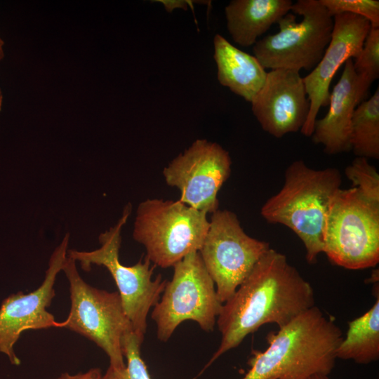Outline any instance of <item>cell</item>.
Masks as SVG:
<instances>
[{
	"label": "cell",
	"mask_w": 379,
	"mask_h": 379,
	"mask_svg": "<svg viewBox=\"0 0 379 379\" xmlns=\"http://www.w3.org/2000/svg\"><path fill=\"white\" fill-rule=\"evenodd\" d=\"M345 174L364 195L379 202V174L366 158L357 157L345 170Z\"/></svg>",
	"instance_id": "7402d4cb"
},
{
	"label": "cell",
	"mask_w": 379,
	"mask_h": 379,
	"mask_svg": "<svg viewBox=\"0 0 379 379\" xmlns=\"http://www.w3.org/2000/svg\"><path fill=\"white\" fill-rule=\"evenodd\" d=\"M307 379H329L327 375L324 374H314Z\"/></svg>",
	"instance_id": "484cf974"
},
{
	"label": "cell",
	"mask_w": 379,
	"mask_h": 379,
	"mask_svg": "<svg viewBox=\"0 0 379 379\" xmlns=\"http://www.w3.org/2000/svg\"><path fill=\"white\" fill-rule=\"evenodd\" d=\"M69 234H67L55 248L48 261L45 277L34 291H18L6 297L0 306V352L11 363L19 366L21 361L14 346L21 334L28 330L62 328L47 308L55 295L54 285L67 257Z\"/></svg>",
	"instance_id": "7c38bea8"
},
{
	"label": "cell",
	"mask_w": 379,
	"mask_h": 379,
	"mask_svg": "<svg viewBox=\"0 0 379 379\" xmlns=\"http://www.w3.org/2000/svg\"><path fill=\"white\" fill-rule=\"evenodd\" d=\"M69 286L70 310L63 327L93 342L116 369L126 366L122 352L124 335L133 331L117 291L101 290L87 284L80 276L76 261L67 257L62 270Z\"/></svg>",
	"instance_id": "ba28073f"
},
{
	"label": "cell",
	"mask_w": 379,
	"mask_h": 379,
	"mask_svg": "<svg viewBox=\"0 0 379 379\" xmlns=\"http://www.w3.org/2000/svg\"><path fill=\"white\" fill-rule=\"evenodd\" d=\"M251 103L262 130L277 138L300 131L310 111L302 77L291 69L270 70Z\"/></svg>",
	"instance_id": "5bb4252c"
},
{
	"label": "cell",
	"mask_w": 379,
	"mask_h": 379,
	"mask_svg": "<svg viewBox=\"0 0 379 379\" xmlns=\"http://www.w3.org/2000/svg\"><path fill=\"white\" fill-rule=\"evenodd\" d=\"M341 183L338 169L328 167L317 170L302 160H296L286 168L281 189L260 209L267 222L281 224L299 237L310 264L315 263L323 253V230L328 208Z\"/></svg>",
	"instance_id": "3957f363"
},
{
	"label": "cell",
	"mask_w": 379,
	"mask_h": 379,
	"mask_svg": "<svg viewBox=\"0 0 379 379\" xmlns=\"http://www.w3.org/2000/svg\"><path fill=\"white\" fill-rule=\"evenodd\" d=\"M351 149L357 157L379 159V88L356 107L351 122Z\"/></svg>",
	"instance_id": "d6986e66"
},
{
	"label": "cell",
	"mask_w": 379,
	"mask_h": 379,
	"mask_svg": "<svg viewBox=\"0 0 379 379\" xmlns=\"http://www.w3.org/2000/svg\"><path fill=\"white\" fill-rule=\"evenodd\" d=\"M102 372L98 368H93L84 373L70 374L67 372L62 373L55 379H102Z\"/></svg>",
	"instance_id": "cb8c5ba5"
},
{
	"label": "cell",
	"mask_w": 379,
	"mask_h": 379,
	"mask_svg": "<svg viewBox=\"0 0 379 379\" xmlns=\"http://www.w3.org/2000/svg\"><path fill=\"white\" fill-rule=\"evenodd\" d=\"M343 336L331 317L317 306L303 312L266 339L263 352L253 350L242 379H307L328 375Z\"/></svg>",
	"instance_id": "7a4b0ae2"
},
{
	"label": "cell",
	"mask_w": 379,
	"mask_h": 379,
	"mask_svg": "<svg viewBox=\"0 0 379 379\" xmlns=\"http://www.w3.org/2000/svg\"><path fill=\"white\" fill-rule=\"evenodd\" d=\"M293 4L291 0H232L225 8L228 32L239 46H253L291 11Z\"/></svg>",
	"instance_id": "e0dca14e"
},
{
	"label": "cell",
	"mask_w": 379,
	"mask_h": 379,
	"mask_svg": "<svg viewBox=\"0 0 379 379\" xmlns=\"http://www.w3.org/2000/svg\"><path fill=\"white\" fill-rule=\"evenodd\" d=\"M330 42L317 65L302 77L310 101L307 119L300 130L311 136L321 107L328 105L330 85L340 67L350 58H357L371 27L370 22L359 15L341 13L334 15Z\"/></svg>",
	"instance_id": "4fadbf2b"
},
{
	"label": "cell",
	"mask_w": 379,
	"mask_h": 379,
	"mask_svg": "<svg viewBox=\"0 0 379 379\" xmlns=\"http://www.w3.org/2000/svg\"><path fill=\"white\" fill-rule=\"evenodd\" d=\"M173 267V277L166 282L151 314L157 338L167 342L176 328L187 320L206 332L213 331L222 303L199 253H189Z\"/></svg>",
	"instance_id": "9c48e42d"
},
{
	"label": "cell",
	"mask_w": 379,
	"mask_h": 379,
	"mask_svg": "<svg viewBox=\"0 0 379 379\" xmlns=\"http://www.w3.org/2000/svg\"><path fill=\"white\" fill-rule=\"evenodd\" d=\"M229 152L219 144L196 140L163 170L167 185L180 192V201L206 213L218 209V194L231 173Z\"/></svg>",
	"instance_id": "8fae6325"
},
{
	"label": "cell",
	"mask_w": 379,
	"mask_h": 379,
	"mask_svg": "<svg viewBox=\"0 0 379 379\" xmlns=\"http://www.w3.org/2000/svg\"><path fill=\"white\" fill-rule=\"evenodd\" d=\"M213 47L219 83L251 102L267 72L254 55L237 48L219 34L214 36Z\"/></svg>",
	"instance_id": "2e32d148"
},
{
	"label": "cell",
	"mask_w": 379,
	"mask_h": 379,
	"mask_svg": "<svg viewBox=\"0 0 379 379\" xmlns=\"http://www.w3.org/2000/svg\"><path fill=\"white\" fill-rule=\"evenodd\" d=\"M279 20V32L253 46L265 69L312 71L321 60L333 28V18L320 0H298Z\"/></svg>",
	"instance_id": "52a82bcc"
},
{
	"label": "cell",
	"mask_w": 379,
	"mask_h": 379,
	"mask_svg": "<svg viewBox=\"0 0 379 379\" xmlns=\"http://www.w3.org/2000/svg\"><path fill=\"white\" fill-rule=\"evenodd\" d=\"M206 216L180 200L146 199L138 206L133 237L154 266L171 267L200 250L210 225Z\"/></svg>",
	"instance_id": "8992f818"
},
{
	"label": "cell",
	"mask_w": 379,
	"mask_h": 379,
	"mask_svg": "<svg viewBox=\"0 0 379 379\" xmlns=\"http://www.w3.org/2000/svg\"><path fill=\"white\" fill-rule=\"evenodd\" d=\"M336 359L368 364L379 359V295L361 316L350 321L346 335L336 350Z\"/></svg>",
	"instance_id": "ac0fdd59"
},
{
	"label": "cell",
	"mask_w": 379,
	"mask_h": 379,
	"mask_svg": "<svg viewBox=\"0 0 379 379\" xmlns=\"http://www.w3.org/2000/svg\"><path fill=\"white\" fill-rule=\"evenodd\" d=\"M331 16L350 13L367 19L371 27H379V1L378 0H320Z\"/></svg>",
	"instance_id": "603a6c76"
},
{
	"label": "cell",
	"mask_w": 379,
	"mask_h": 379,
	"mask_svg": "<svg viewBox=\"0 0 379 379\" xmlns=\"http://www.w3.org/2000/svg\"><path fill=\"white\" fill-rule=\"evenodd\" d=\"M314 303L311 284L285 255L270 248L222 304L216 320L220 343L205 368L262 326L283 327Z\"/></svg>",
	"instance_id": "6da1fadb"
},
{
	"label": "cell",
	"mask_w": 379,
	"mask_h": 379,
	"mask_svg": "<svg viewBox=\"0 0 379 379\" xmlns=\"http://www.w3.org/2000/svg\"><path fill=\"white\" fill-rule=\"evenodd\" d=\"M353 60L350 58L345 62L340 78L330 93L328 112L316 120L311 135L313 142L321 145L328 154L351 150L352 119L356 107L362 102Z\"/></svg>",
	"instance_id": "9a60e30c"
},
{
	"label": "cell",
	"mask_w": 379,
	"mask_h": 379,
	"mask_svg": "<svg viewBox=\"0 0 379 379\" xmlns=\"http://www.w3.org/2000/svg\"><path fill=\"white\" fill-rule=\"evenodd\" d=\"M141 343L131 331L121 340V347L126 359L124 368L116 369L109 366L102 379H152L140 354Z\"/></svg>",
	"instance_id": "44dd1931"
},
{
	"label": "cell",
	"mask_w": 379,
	"mask_h": 379,
	"mask_svg": "<svg viewBox=\"0 0 379 379\" xmlns=\"http://www.w3.org/2000/svg\"><path fill=\"white\" fill-rule=\"evenodd\" d=\"M2 101H3V94H2V92L0 89V110L1 109V106H2Z\"/></svg>",
	"instance_id": "83f0119b"
},
{
	"label": "cell",
	"mask_w": 379,
	"mask_h": 379,
	"mask_svg": "<svg viewBox=\"0 0 379 379\" xmlns=\"http://www.w3.org/2000/svg\"><path fill=\"white\" fill-rule=\"evenodd\" d=\"M131 213L128 204L121 217L108 230L98 237L100 246L91 251L67 250V257L78 262L84 271L93 265L103 266L112 275L118 288L122 306L139 341L142 343L147 330V318L150 309L160 300L166 280L159 275L152 279L154 266L145 257L136 264L126 266L119 260L121 230Z\"/></svg>",
	"instance_id": "5b68a950"
},
{
	"label": "cell",
	"mask_w": 379,
	"mask_h": 379,
	"mask_svg": "<svg viewBox=\"0 0 379 379\" xmlns=\"http://www.w3.org/2000/svg\"><path fill=\"white\" fill-rule=\"evenodd\" d=\"M204 243L198 251L223 304L270 248V244L248 235L237 215L228 210L212 213Z\"/></svg>",
	"instance_id": "30bf717a"
},
{
	"label": "cell",
	"mask_w": 379,
	"mask_h": 379,
	"mask_svg": "<svg viewBox=\"0 0 379 379\" xmlns=\"http://www.w3.org/2000/svg\"><path fill=\"white\" fill-rule=\"evenodd\" d=\"M157 1L160 2L168 13L178 8L187 10L189 6V1L183 0H159Z\"/></svg>",
	"instance_id": "d4e9b609"
},
{
	"label": "cell",
	"mask_w": 379,
	"mask_h": 379,
	"mask_svg": "<svg viewBox=\"0 0 379 379\" xmlns=\"http://www.w3.org/2000/svg\"><path fill=\"white\" fill-rule=\"evenodd\" d=\"M363 101L372 84L379 77V27H371L359 56L353 61Z\"/></svg>",
	"instance_id": "ffe728a7"
},
{
	"label": "cell",
	"mask_w": 379,
	"mask_h": 379,
	"mask_svg": "<svg viewBox=\"0 0 379 379\" xmlns=\"http://www.w3.org/2000/svg\"><path fill=\"white\" fill-rule=\"evenodd\" d=\"M323 253L345 269L375 267L379 262V202L357 187L340 188L328 208Z\"/></svg>",
	"instance_id": "277c9868"
},
{
	"label": "cell",
	"mask_w": 379,
	"mask_h": 379,
	"mask_svg": "<svg viewBox=\"0 0 379 379\" xmlns=\"http://www.w3.org/2000/svg\"><path fill=\"white\" fill-rule=\"evenodd\" d=\"M4 41L1 39V38L0 37V60L4 58V49H3V46H4Z\"/></svg>",
	"instance_id": "4316f807"
}]
</instances>
